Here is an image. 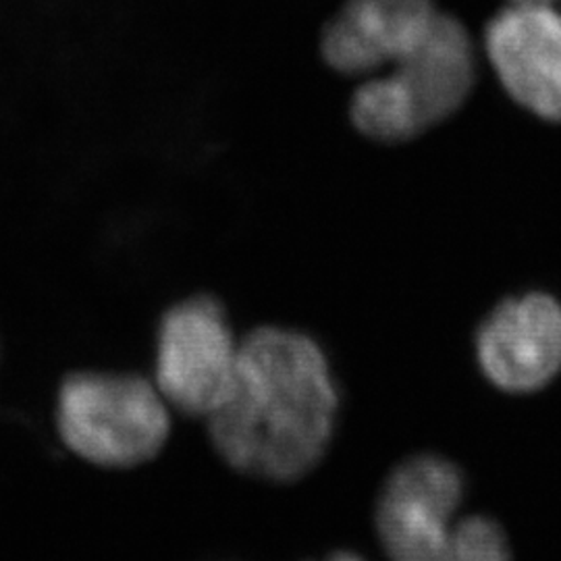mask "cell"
<instances>
[{"instance_id":"1","label":"cell","mask_w":561,"mask_h":561,"mask_svg":"<svg viewBox=\"0 0 561 561\" xmlns=\"http://www.w3.org/2000/svg\"><path fill=\"white\" fill-rule=\"evenodd\" d=\"M335 414L337 387L319 343L261 327L240 341L233 385L208 416L210 439L243 474L294 482L322 460Z\"/></svg>"},{"instance_id":"2","label":"cell","mask_w":561,"mask_h":561,"mask_svg":"<svg viewBox=\"0 0 561 561\" xmlns=\"http://www.w3.org/2000/svg\"><path fill=\"white\" fill-rule=\"evenodd\" d=\"M474 85V50L460 21L439 13L424 41L387 78L354 94L350 115L364 136L405 141L447 119Z\"/></svg>"},{"instance_id":"3","label":"cell","mask_w":561,"mask_h":561,"mask_svg":"<svg viewBox=\"0 0 561 561\" xmlns=\"http://www.w3.org/2000/svg\"><path fill=\"white\" fill-rule=\"evenodd\" d=\"M57 426L83 460L129 468L161 451L171 421L161 391L146 379L80 373L60 385Z\"/></svg>"},{"instance_id":"4","label":"cell","mask_w":561,"mask_h":561,"mask_svg":"<svg viewBox=\"0 0 561 561\" xmlns=\"http://www.w3.org/2000/svg\"><path fill=\"white\" fill-rule=\"evenodd\" d=\"M240 343L221 304L194 296L164 312L157 337V387L185 414L210 416L236 377Z\"/></svg>"},{"instance_id":"5","label":"cell","mask_w":561,"mask_h":561,"mask_svg":"<svg viewBox=\"0 0 561 561\" xmlns=\"http://www.w3.org/2000/svg\"><path fill=\"white\" fill-rule=\"evenodd\" d=\"M461 500L460 470L437 456L401 463L382 489L377 528L393 561H443L447 520Z\"/></svg>"},{"instance_id":"6","label":"cell","mask_w":561,"mask_h":561,"mask_svg":"<svg viewBox=\"0 0 561 561\" xmlns=\"http://www.w3.org/2000/svg\"><path fill=\"white\" fill-rule=\"evenodd\" d=\"M486 57L505 92L547 121H561V13L514 2L486 25Z\"/></svg>"},{"instance_id":"7","label":"cell","mask_w":561,"mask_h":561,"mask_svg":"<svg viewBox=\"0 0 561 561\" xmlns=\"http://www.w3.org/2000/svg\"><path fill=\"white\" fill-rule=\"evenodd\" d=\"M482 373L503 391L530 393L561 368V306L545 294L503 301L477 337Z\"/></svg>"},{"instance_id":"8","label":"cell","mask_w":561,"mask_h":561,"mask_svg":"<svg viewBox=\"0 0 561 561\" xmlns=\"http://www.w3.org/2000/svg\"><path fill=\"white\" fill-rule=\"evenodd\" d=\"M437 15L433 0H347L324 27L322 57L345 76L396 65L424 41Z\"/></svg>"},{"instance_id":"9","label":"cell","mask_w":561,"mask_h":561,"mask_svg":"<svg viewBox=\"0 0 561 561\" xmlns=\"http://www.w3.org/2000/svg\"><path fill=\"white\" fill-rule=\"evenodd\" d=\"M443 561H510V549L497 522L474 516L451 530Z\"/></svg>"},{"instance_id":"10","label":"cell","mask_w":561,"mask_h":561,"mask_svg":"<svg viewBox=\"0 0 561 561\" xmlns=\"http://www.w3.org/2000/svg\"><path fill=\"white\" fill-rule=\"evenodd\" d=\"M327 561H364L358 556H354V553H337V556H333V558H329Z\"/></svg>"},{"instance_id":"11","label":"cell","mask_w":561,"mask_h":561,"mask_svg":"<svg viewBox=\"0 0 561 561\" xmlns=\"http://www.w3.org/2000/svg\"><path fill=\"white\" fill-rule=\"evenodd\" d=\"M514 2H549V4H553L558 0H514Z\"/></svg>"}]
</instances>
